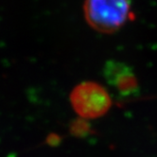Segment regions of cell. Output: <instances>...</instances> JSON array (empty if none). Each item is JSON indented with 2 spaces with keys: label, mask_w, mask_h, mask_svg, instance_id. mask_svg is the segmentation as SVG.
<instances>
[{
  "label": "cell",
  "mask_w": 157,
  "mask_h": 157,
  "mask_svg": "<svg viewBox=\"0 0 157 157\" xmlns=\"http://www.w3.org/2000/svg\"><path fill=\"white\" fill-rule=\"evenodd\" d=\"M85 20L100 33H115L133 18L130 0H85Z\"/></svg>",
  "instance_id": "cell-1"
},
{
  "label": "cell",
  "mask_w": 157,
  "mask_h": 157,
  "mask_svg": "<svg viewBox=\"0 0 157 157\" xmlns=\"http://www.w3.org/2000/svg\"><path fill=\"white\" fill-rule=\"evenodd\" d=\"M106 80L122 92H129L136 87V80L131 75L130 70L124 65L117 63H108L105 68Z\"/></svg>",
  "instance_id": "cell-3"
},
{
  "label": "cell",
  "mask_w": 157,
  "mask_h": 157,
  "mask_svg": "<svg viewBox=\"0 0 157 157\" xmlns=\"http://www.w3.org/2000/svg\"><path fill=\"white\" fill-rule=\"evenodd\" d=\"M70 102L76 113L84 118H98L105 115L112 105L106 89L97 82L78 84L71 92Z\"/></svg>",
  "instance_id": "cell-2"
}]
</instances>
